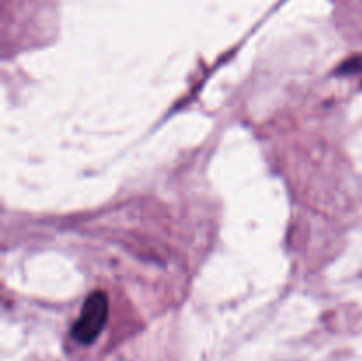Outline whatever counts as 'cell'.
Returning a JSON list of instances; mask_svg holds the SVG:
<instances>
[{
	"instance_id": "cell-1",
	"label": "cell",
	"mask_w": 362,
	"mask_h": 361,
	"mask_svg": "<svg viewBox=\"0 0 362 361\" xmlns=\"http://www.w3.org/2000/svg\"><path fill=\"white\" fill-rule=\"evenodd\" d=\"M106 321H108V297L103 290H94L83 303L80 317L71 329V336L78 343L88 345L101 335Z\"/></svg>"
}]
</instances>
